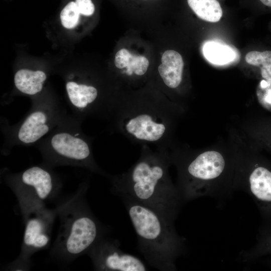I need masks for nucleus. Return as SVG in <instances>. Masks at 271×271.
Returning <instances> with one entry per match:
<instances>
[{"instance_id": "13", "label": "nucleus", "mask_w": 271, "mask_h": 271, "mask_svg": "<svg viewBox=\"0 0 271 271\" xmlns=\"http://www.w3.org/2000/svg\"><path fill=\"white\" fill-rule=\"evenodd\" d=\"M47 79L46 73L41 70L21 69L14 76V84L18 91L30 96L39 94Z\"/></svg>"}, {"instance_id": "14", "label": "nucleus", "mask_w": 271, "mask_h": 271, "mask_svg": "<svg viewBox=\"0 0 271 271\" xmlns=\"http://www.w3.org/2000/svg\"><path fill=\"white\" fill-rule=\"evenodd\" d=\"M188 5L200 19L209 22H218L222 10L217 0H187Z\"/></svg>"}, {"instance_id": "4", "label": "nucleus", "mask_w": 271, "mask_h": 271, "mask_svg": "<svg viewBox=\"0 0 271 271\" xmlns=\"http://www.w3.org/2000/svg\"><path fill=\"white\" fill-rule=\"evenodd\" d=\"M87 184L56 208L60 219L58 235L51 251L55 258L73 261L87 254L102 237V225L91 212L85 199Z\"/></svg>"}, {"instance_id": "9", "label": "nucleus", "mask_w": 271, "mask_h": 271, "mask_svg": "<svg viewBox=\"0 0 271 271\" xmlns=\"http://www.w3.org/2000/svg\"><path fill=\"white\" fill-rule=\"evenodd\" d=\"M25 223L22 248L18 258L11 263L15 270L30 267V258L34 253L46 248L49 244L56 209L51 210L45 204L21 210Z\"/></svg>"}, {"instance_id": "23", "label": "nucleus", "mask_w": 271, "mask_h": 271, "mask_svg": "<svg viewBox=\"0 0 271 271\" xmlns=\"http://www.w3.org/2000/svg\"><path fill=\"white\" fill-rule=\"evenodd\" d=\"M264 100L267 102L271 103V89L267 90L265 94Z\"/></svg>"}, {"instance_id": "5", "label": "nucleus", "mask_w": 271, "mask_h": 271, "mask_svg": "<svg viewBox=\"0 0 271 271\" xmlns=\"http://www.w3.org/2000/svg\"><path fill=\"white\" fill-rule=\"evenodd\" d=\"M169 157L179 170L177 187L183 203L202 197L223 200L232 194L233 185L225 179L227 164L219 152L206 151L186 160Z\"/></svg>"}, {"instance_id": "11", "label": "nucleus", "mask_w": 271, "mask_h": 271, "mask_svg": "<svg viewBox=\"0 0 271 271\" xmlns=\"http://www.w3.org/2000/svg\"><path fill=\"white\" fill-rule=\"evenodd\" d=\"M247 172L233 190L239 189L251 197L265 223L261 229L271 228V170L256 163Z\"/></svg>"}, {"instance_id": "6", "label": "nucleus", "mask_w": 271, "mask_h": 271, "mask_svg": "<svg viewBox=\"0 0 271 271\" xmlns=\"http://www.w3.org/2000/svg\"><path fill=\"white\" fill-rule=\"evenodd\" d=\"M82 120L74 115L66 117L46 137L36 145L44 165L51 168L71 166L85 168L106 176L98 165L92 151L93 138L82 131Z\"/></svg>"}, {"instance_id": "8", "label": "nucleus", "mask_w": 271, "mask_h": 271, "mask_svg": "<svg viewBox=\"0 0 271 271\" xmlns=\"http://www.w3.org/2000/svg\"><path fill=\"white\" fill-rule=\"evenodd\" d=\"M6 181L16 195L21 210L45 204L60 185L58 177L44 164L9 174Z\"/></svg>"}, {"instance_id": "19", "label": "nucleus", "mask_w": 271, "mask_h": 271, "mask_svg": "<svg viewBox=\"0 0 271 271\" xmlns=\"http://www.w3.org/2000/svg\"><path fill=\"white\" fill-rule=\"evenodd\" d=\"M246 62L252 65L260 66L271 63V51H264L259 52L252 51L248 52L245 56Z\"/></svg>"}, {"instance_id": "18", "label": "nucleus", "mask_w": 271, "mask_h": 271, "mask_svg": "<svg viewBox=\"0 0 271 271\" xmlns=\"http://www.w3.org/2000/svg\"><path fill=\"white\" fill-rule=\"evenodd\" d=\"M149 65V60L146 57L131 55L128 65L122 74L128 77L133 75L142 76L147 72Z\"/></svg>"}, {"instance_id": "24", "label": "nucleus", "mask_w": 271, "mask_h": 271, "mask_svg": "<svg viewBox=\"0 0 271 271\" xmlns=\"http://www.w3.org/2000/svg\"><path fill=\"white\" fill-rule=\"evenodd\" d=\"M267 264L271 268V258L267 260Z\"/></svg>"}, {"instance_id": "16", "label": "nucleus", "mask_w": 271, "mask_h": 271, "mask_svg": "<svg viewBox=\"0 0 271 271\" xmlns=\"http://www.w3.org/2000/svg\"><path fill=\"white\" fill-rule=\"evenodd\" d=\"M203 51L204 56L208 61L218 65H224L231 62L235 56L231 48L214 42L205 43Z\"/></svg>"}, {"instance_id": "7", "label": "nucleus", "mask_w": 271, "mask_h": 271, "mask_svg": "<svg viewBox=\"0 0 271 271\" xmlns=\"http://www.w3.org/2000/svg\"><path fill=\"white\" fill-rule=\"evenodd\" d=\"M67 115L64 108L54 100L35 101L25 117L13 126L3 124L4 149L16 145L36 144L52 131Z\"/></svg>"}, {"instance_id": "21", "label": "nucleus", "mask_w": 271, "mask_h": 271, "mask_svg": "<svg viewBox=\"0 0 271 271\" xmlns=\"http://www.w3.org/2000/svg\"><path fill=\"white\" fill-rule=\"evenodd\" d=\"M131 55L125 49H121L119 50L115 56L114 64L116 67L119 69L125 68L128 65Z\"/></svg>"}, {"instance_id": "22", "label": "nucleus", "mask_w": 271, "mask_h": 271, "mask_svg": "<svg viewBox=\"0 0 271 271\" xmlns=\"http://www.w3.org/2000/svg\"><path fill=\"white\" fill-rule=\"evenodd\" d=\"M260 70L262 77L266 80L271 81V63L262 65Z\"/></svg>"}, {"instance_id": "1", "label": "nucleus", "mask_w": 271, "mask_h": 271, "mask_svg": "<svg viewBox=\"0 0 271 271\" xmlns=\"http://www.w3.org/2000/svg\"><path fill=\"white\" fill-rule=\"evenodd\" d=\"M171 164L168 149L144 145L139 158L127 171L105 176L114 194L145 205L174 222L183 202L169 175Z\"/></svg>"}, {"instance_id": "2", "label": "nucleus", "mask_w": 271, "mask_h": 271, "mask_svg": "<svg viewBox=\"0 0 271 271\" xmlns=\"http://www.w3.org/2000/svg\"><path fill=\"white\" fill-rule=\"evenodd\" d=\"M175 106L161 98H117L109 120L133 143L169 149Z\"/></svg>"}, {"instance_id": "10", "label": "nucleus", "mask_w": 271, "mask_h": 271, "mask_svg": "<svg viewBox=\"0 0 271 271\" xmlns=\"http://www.w3.org/2000/svg\"><path fill=\"white\" fill-rule=\"evenodd\" d=\"M87 254L94 268L99 271H145V264L138 257L123 252L118 240L100 238Z\"/></svg>"}, {"instance_id": "3", "label": "nucleus", "mask_w": 271, "mask_h": 271, "mask_svg": "<svg viewBox=\"0 0 271 271\" xmlns=\"http://www.w3.org/2000/svg\"><path fill=\"white\" fill-rule=\"evenodd\" d=\"M121 198L137 234L138 249L145 260L160 270H177L175 262L184 253L185 244L174 222L145 205Z\"/></svg>"}, {"instance_id": "17", "label": "nucleus", "mask_w": 271, "mask_h": 271, "mask_svg": "<svg viewBox=\"0 0 271 271\" xmlns=\"http://www.w3.org/2000/svg\"><path fill=\"white\" fill-rule=\"evenodd\" d=\"M81 16L75 0H70L61 10L60 19L64 28L72 29L77 26Z\"/></svg>"}, {"instance_id": "20", "label": "nucleus", "mask_w": 271, "mask_h": 271, "mask_svg": "<svg viewBox=\"0 0 271 271\" xmlns=\"http://www.w3.org/2000/svg\"><path fill=\"white\" fill-rule=\"evenodd\" d=\"M81 15L90 17L93 15L95 7L92 0H75Z\"/></svg>"}, {"instance_id": "15", "label": "nucleus", "mask_w": 271, "mask_h": 271, "mask_svg": "<svg viewBox=\"0 0 271 271\" xmlns=\"http://www.w3.org/2000/svg\"><path fill=\"white\" fill-rule=\"evenodd\" d=\"M271 254V228L261 229L256 244L251 249L244 250L240 254L244 262L255 261L261 257Z\"/></svg>"}, {"instance_id": "12", "label": "nucleus", "mask_w": 271, "mask_h": 271, "mask_svg": "<svg viewBox=\"0 0 271 271\" xmlns=\"http://www.w3.org/2000/svg\"><path fill=\"white\" fill-rule=\"evenodd\" d=\"M158 72L163 82L170 89L179 86L183 78L184 62L181 55L173 50L166 51L162 56Z\"/></svg>"}]
</instances>
